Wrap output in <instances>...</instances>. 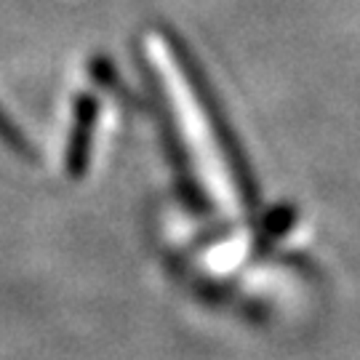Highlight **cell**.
Segmentation results:
<instances>
[{"instance_id": "6da1fadb", "label": "cell", "mask_w": 360, "mask_h": 360, "mask_svg": "<svg viewBox=\"0 0 360 360\" xmlns=\"http://www.w3.org/2000/svg\"><path fill=\"white\" fill-rule=\"evenodd\" d=\"M99 115V102L91 94H80L75 102V129H72V139H70V168L80 174L86 166V155H89L91 131Z\"/></svg>"}, {"instance_id": "7a4b0ae2", "label": "cell", "mask_w": 360, "mask_h": 360, "mask_svg": "<svg viewBox=\"0 0 360 360\" xmlns=\"http://www.w3.org/2000/svg\"><path fill=\"white\" fill-rule=\"evenodd\" d=\"M89 70H91V75H94V80H96L99 86L110 89L112 94H117V91L123 94V83H120V75H117L115 65H112L107 56H91Z\"/></svg>"}, {"instance_id": "3957f363", "label": "cell", "mask_w": 360, "mask_h": 360, "mask_svg": "<svg viewBox=\"0 0 360 360\" xmlns=\"http://www.w3.org/2000/svg\"><path fill=\"white\" fill-rule=\"evenodd\" d=\"M0 139L11 144L13 150H22V153L27 150V147H25V136H22L19 131L13 129V123L8 120V117H6V112H3V110H0Z\"/></svg>"}]
</instances>
